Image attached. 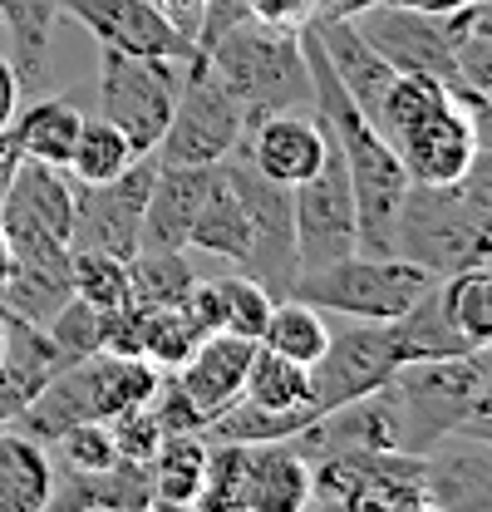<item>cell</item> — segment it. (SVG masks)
<instances>
[{
    "label": "cell",
    "mask_w": 492,
    "mask_h": 512,
    "mask_svg": "<svg viewBox=\"0 0 492 512\" xmlns=\"http://www.w3.org/2000/svg\"><path fill=\"white\" fill-rule=\"evenodd\" d=\"M374 128L404 163L409 183L448 188L468 173V163L478 153L468 104L429 74H394V84L379 99Z\"/></svg>",
    "instance_id": "6da1fadb"
},
{
    "label": "cell",
    "mask_w": 492,
    "mask_h": 512,
    "mask_svg": "<svg viewBox=\"0 0 492 512\" xmlns=\"http://www.w3.org/2000/svg\"><path fill=\"white\" fill-rule=\"evenodd\" d=\"M197 55L212 64L222 74V84L237 94L246 124L310 104L301 30H291L286 20H266V15L251 10L237 25H227L217 40H207Z\"/></svg>",
    "instance_id": "7a4b0ae2"
},
{
    "label": "cell",
    "mask_w": 492,
    "mask_h": 512,
    "mask_svg": "<svg viewBox=\"0 0 492 512\" xmlns=\"http://www.w3.org/2000/svg\"><path fill=\"white\" fill-rule=\"evenodd\" d=\"M478 384L483 370L473 350L448 360H404L379 384L394 419V444L404 453H429L443 434H458L478 404Z\"/></svg>",
    "instance_id": "3957f363"
},
{
    "label": "cell",
    "mask_w": 492,
    "mask_h": 512,
    "mask_svg": "<svg viewBox=\"0 0 492 512\" xmlns=\"http://www.w3.org/2000/svg\"><path fill=\"white\" fill-rule=\"evenodd\" d=\"M394 256L424 266L433 276H453L492 261V217H483L463 192L409 183L394 212Z\"/></svg>",
    "instance_id": "277c9868"
},
{
    "label": "cell",
    "mask_w": 492,
    "mask_h": 512,
    "mask_svg": "<svg viewBox=\"0 0 492 512\" xmlns=\"http://www.w3.org/2000/svg\"><path fill=\"white\" fill-rule=\"evenodd\" d=\"M433 271L404 261V256H369L350 252L320 271H301L291 296L310 301L325 316H350V320H399L424 291H429Z\"/></svg>",
    "instance_id": "5b68a950"
},
{
    "label": "cell",
    "mask_w": 492,
    "mask_h": 512,
    "mask_svg": "<svg viewBox=\"0 0 492 512\" xmlns=\"http://www.w3.org/2000/svg\"><path fill=\"white\" fill-rule=\"evenodd\" d=\"M310 508H340V512L429 508L424 453H404V448H340V453L310 458Z\"/></svg>",
    "instance_id": "8992f818"
},
{
    "label": "cell",
    "mask_w": 492,
    "mask_h": 512,
    "mask_svg": "<svg viewBox=\"0 0 492 512\" xmlns=\"http://www.w3.org/2000/svg\"><path fill=\"white\" fill-rule=\"evenodd\" d=\"M0 232L10 266H69L74 237V178L50 163H20L10 192L0 197Z\"/></svg>",
    "instance_id": "52a82bcc"
},
{
    "label": "cell",
    "mask_w": 492,
    "mask_h": 512,
    "mask_svg": "<svg viewBox=\"0 0 492 512\" xmlns=\"http://www.w3.org/2000/svg\"><path fill=\"white\" fill-rule=\"evenodd\" d=\"M222 178L232 183L237 202H242L246 222H251V247H246V261L237 271H246L251 281H261L276 301L291 296L296 276H301V261H296V202H291V188L266 178L251 153L242 143L217 163Z\"/></svg>",
    "instance_id": "ba28073f"
},
{
    "label": "cell",
    "mask_w": 492,
    "mask_h": 512,
    "mask_svg": "<svg viewBox=\"0 0 492 512\" xmlns=\"http://www.w3.org/2000/svg\"><path fill=\"white\" fill-rule=\"evenodd\" d=\"M187 60H158V55H99V114L128 133L138 153H153L163 128L178 109Z\"/></svg>",
    "instance_id": "9c48e42d"
},
{
    "label": "cell",
    "mask_w": 492,
    "mask_h": 512,
    "mask_svg": "<svg viewBox=\"0 0 492 512\" xmlns=\"http://www.w3.org/2000/svg\"><path fill=\"white\" fill-rule=\"evenodd\" d=\"M246 133V114L237 104V94L222 84V74L202 55L187 60L183 74V94H178V109L163 128L153 158L158 163H197V168H212L222 163Z\"/></svg>",
    "instance_id": "30bf717a"
},
{
    "label": "cell",
    "mask_w": 492,
    "mask_h": 512,
    "mask_svg": "<svg viewBox=\"0 0 492 512\" xmlns=\"http://www.w3.org/2000/svg\"><path fill=\"white\" fill-rule=\"evenodd\" d=\"M330 138V128H325ZM296 202V261L301 271H320L340 256L360 252V222H355V188H350V168L340 143H325V163L320 173L306 178L301 188H291Z\"/></svg>",
    "instance_id": "8fae6325"
},
{
    "label": "cell",
    "mask_w": 492,
    "mask_h": 512,
    "mask_svg": "<svg viewBox=\"0 0 492 512\" xmlns=\"http://www.w3.org/2000/svg\"><path fill=\"white\" fill-rule=\"evenodd\" d=\"M399 345H394V330L389 320H350L340 335H330L325 355L310 365V409L325 414L335 404H350V399H365L379 384L399 370Z\"/></svg>",
    "instance_id": "7c38bea8"
},
{
    "label": "cell",
    "mask_w": 492,
    "mask_h": 512,
    "mask_svg": "<svg viewBox=\"0 0 492 512\" xmlns=\"http://www.w3.org/2000/svg\"><path fill=\"white\" fill-rule=\"evenodd\" d=\"M153 173H158V158L143 153L128 173L109 178V183H74V237H69V247L74 252H109L128 261L138 252Z\"/></svg>",
    "instance_id": "4fadbf2b"
},
{
    "label": "cell",
    "mask_w": 492,
    "mask_h": 512,
    "mask_svg": "<svg viewBox=\"0 0 492 512\" xmlns=\"http://www.w3.org/2000/svg\"><path fill=\"white\" fill-rule=\"evenodd\" d=\"M365 40L394 64L399 74H429L458 94V64H453V35L448 15H429L414 5H365L350 15Z\"/></svg>",
    "instance_id": "5bb4252c"
},
{
    "label": "cell",
    "mask_w": 492,
    "mask_h": 512,
    "mask_svg": "<svg viewBox=\"0 0 492 512\" xmlns=\"http://www.w3.org/2000/svg\"><path fill=\"white\" fill-rule=\"evenodd\" d=\"M60 15L84 25L99 50L119 55H158V60H192L197 45L187 40L153 0H60Z\"/></svg>",
    "instance_id": "9a60e30c"
},
{
    "label": "cell",
    "mask_w": 492,
    "mask_h": 512,
    "mask_svg": "<svg viewBox=\"0 0 492 512\" xmlns=\"http://www.w3.org/2000/svg\"><path fill=\"white\" fill-rule=\"evenodd\" d=\"M251 355H256V340H242L232 330H212V335L197 340V350L187 355L178 370H168L173 384L183 389V399L192 404V414L202 419V429L242 399Z\"/></svg>",
    "instance_id": "2e32d148"
},
{
    "label": "cell",
    "mask_w": 492,
    "mask_h": 512,
    "mask_svg": "<svg viewBox=\"0 0 492 512\" xmlns=\"http://www.w3.org/2000/svg\"><path fill=\"white\" fill-rule=\"evenodd\" d=\"M325 143H330V138H325V124L296 114V109L266 114V119L246 124V133H242V148L251 153V163H256L266 178L286 183V188H301L306 178L320 173Z\"/></svg>",
    "instance_id": "e0dca14e"
},
{
    "label": "cell",
    "mask_w": 492,
    "mask_h": 512,
    "mask_svg": "<svg viewBox=\"0 0 492 512\" xmlns=\"http://www.w3.org/2000/svg\"><path fill=\"white\" fill-rule=\"evenodd\" d=\"M429 508L443 512H492V439L443 434L424 453Z\"/></svg>",
    "instance_id": "ac0fdd59"
},
{
    "label": "cell",
    "mask_w": 492,
    "mask_h": 512,
    "mask_svg": "<svg viewBox=\"0 0 492 512\" xmlns=\"http://www.w3.org/2000/svg\"><path fill=\"white\" fill-rule=\"evenodd\" d=\"M212 178H217V163H212V168H197V163H158L153 188H148V207H143L138 247L187 252L192 222H197V212H202V202H207Z\"/></svg>",
    "instance_id": "d6986e66"
},
{
    "label": "cell",
    "mask_w": 492,
    "mask_h": 512,
    "mask_svg": "<svg viewBox=\"0 0 492 512\" xmlns=\"http://www.w3.org/2000/svg\"><path fill=\"white\" fill-rule=\"evenodd\" d=\"M306 25L315 30V40H320V50H325V64L335 69V79L345 84V94L365 109V119L374 124L379 99H384V89L394 84L399 69L369 45L365 30H360L350 15H310Z\"/></svg>",
    "instance_id": "ffe728a7"
},
{
    "label": "cell",
    "mask_w": 492,
    "mask_h": 512,
    "mask_svg": "<svg viewBox=\"0 0 492 512\" xmlns=\"http://www.w3.org/2000/svg\"><path fill=\"white\" fill-rule=\"evenodd\" d=\"M310 508V463L286 444H251L242 512H301Z\"/></svg>",
    "instance_id": "44dd1931"
},
{
    "label": "cell",
    "mask_w": 492,
    "mask_h": 512,
    "mask_svg": "<svg viewBox=\"0 0 492 512\" xmlns=\"http://www.w3.org/2000/svg\"><path fill=\"white\" fill-rule=\"evenodd\" d=\"M50 508H104V512H133L153 508V488H148V463L119 458L104 473H55L50 488Z\"/></svg>",
    "instance_id": "7402d4cb"
},
{
    "label": "cell",
    "mask_w": 492,
    "mask_h": 512,
    "mask_svg": "<svg viewBox=\"0 0 492 512\" xmlns=\"http://www.w3.org/2000/svg\"><path fill=\"white\" fill-rule=\"evenodd\" d=\"M55 488V463L40 439L0 424V512H45Z\"/></svg>",
    "instance_id": "603a6c76"
},
{
    "label": "cell",
    "mask_w": 492,
    "mask_h": 512,
    "mask_svg": "<svg viewBox=\"0 0 492 512\" xmlns=\"http://www.w3.org/2000/svg\"><path fill=\"white\" fill-rule=\"evenodd\" d=\"M389 330H394L399 360H448V355H468L473 350L463 340V330L453 325L448 306H443V276L433 281L404 316L389 320Z\"/></svg>",
    "instance_id": "cb8c5ba5"
},
{
    "label": "cell",
    "mask_w": 492,
    "mask_h": 512,
    "mask_svg": "<svg viewBox=\"0 0 492 512\" xmlns=\"http://www.w3.org/2000/svg\"><path fill=\"white\" fill-rule=\"evenodd\" d=\"M207 478V439L202 434H163L158 453L148 458L153 508H197Z\"/></svg>",
    "instance_id": "d4e9b609"
},
{
    "label": "cell",
    "mask_w": 492,
    "mask_h": 512,
    "mask_svg": "<svg viewBox=\"0 0 492 512\" xmlns=\"http://www.w3.org/2000/svg\"><path fill=\"white\" fill-rule=\"evenodd\" d=\"M79 119L84 114L69 99H35L30 109H15L10 138H15L20 158L64 168L69 163V148H74V133H79Z\"/></svg>",
    "instance_id": "484cf974"
},
{
    "label": "cell",
    "mask_w": 492,
    "mask_h": 512,
    "mask_svg": "<svg viewBox=\"0 0 492 512\" xmlns=\"http://www.w3.org/2000/svg\"><path fill=\"white\" fill-rule=\"evenodd\" d=\"M246 247H251V222H246L232 183H227L222 168H217V178H212V188H207V202H202V212H197V222H192L187 252H207V256H222V261L242 266Z\"/></svg>",
    "instance_id": "4316f807"
},
{
    "label": "cell",
    "mask_w": 492,
    "mask_h": 512,
    "mask_svg": "<svg viewBox=\"0 0 492 512\" xmlns=\"http://www.w3.org/2000/svg\"><path fill=\"white\" fill-rule=\"evenodd\" d=\"M138 158L143 153L128 143L123 128H114L104 114H89V119H79V133H74V148H69L64 173L74 183H109V178L128 173Z\"/></svg>",
    "instance_id": "83f0119b"
},
{
    "label": "cell",
    "mask_w": 492,
    "mask_h": 512,
    "mask_svg": "<svg viewBox=\"0 0 492 512\" xmlns=\"http://www.w3.org/2000/svg\"><path fill=\"white\" fill-rule=\"evenodd\" d=\"M256 345H266V350H276V355H286V360H296V365L310 370V365L325 355V345H330L325 311H315L301 296H281V301L271 306L266 325H261V340H256Z\"/></svg>",
    "instance_id": "f1b7e54d"
},
{
    "label": "cell",
    "mask_w": 492,
    "mask_h": 512,
    "mask_svg": "<svg viewBox=\"0 0 492 512\" xmlns=\"http://www.w3.org/2000/svg\"><path fill=\"white\" fill-rule=\"evenodd\" d=\"M453 64H458V99L492 89V0L448 10Z\"/></svg>",
    "instance_id": "f546056e"
},
{
    "label": "cell",
    "mask_w": 492,
    "mask_h": 512,
    "mask_svg": "<svg viewBox=\"0 0 492 512\" xmlns=\"http://www.w3.org/2000/svg\"><path fill=\"white\" fill-rule=\"evenodd\" d=\"M310 419H315V409H261V404H251V399H237L227 414H217L207 429H202V439L207 444H281V439H291V434H301Z\"/></svg>",
    "instance_id": "4dcf8cb0"
},
{
    "label": "cell",
    "mask_w": 492,
    "mask_h": 512,
    "mask_svg": "<svg viewBox=\"0 0 492 512\" xmlns=\"http://www.w3.org/2000/svg\"><path fill=\"white\" fill-rule=\"evenodd\" d=\"M128 281H133V306H183L192 291L197 271L187 252H158V247H138L128 256Z\"/></svg>",
    "instance_id": "1f68e13d"
},
{
    "label": "cell",
    "mask_w": 492,
    "mask_h": 512,
    "mask_svg": "<svg viewBox=\"0 0 492 512\" xmlns=\"http://www.w3.org/2000/svg\"><path fill=\"white\" fill-rule=\"evenodd\" d=\"M242 399L261 404V409H310V375L306 365L256 345L251 365H246V384H242Z\"/></svg>",
    "instance_id": "d6a6232c"
},
{
    "label": "cell",
    "mask_w": 492,
    "mask_h": 512,
    "mask_svg": "<svg viewBox=\"0 0 492 512\" xmlns=\"http://www.w3.org/2000/svg\"><path fill=\"white\" fill-rule=\"evenodd\" d=\"M60 0H0V25L15 40V69L20 84L45 74V50H50V30H55Z\"/></svg>",
    "instance_id": "836d02e7"
},
{
    "label": "cell",
    "mask_w": 492,
    "mask_h": 512,
    "mask_svg": "<svg viewBox=\"0 0 492 512\" xmlns=\"http://www.w3.org/2000/svg\"><path fill=\"white\" fill-rule=\"evenodd\" d=\"M443 306L473 350L492 345V261L443 276Z\"/></svg>",
    "instance_id": "e575fe53"
},
{
    "label": "cell",
    "mask_w": 492,
    "mask_h": 512,
    "mask_svg": "<svg viewBox=\"0 0 492 512\" xmlns=\"http://www.w3.org/2000/svg\"><path fill=\"white\" fill-rule=\"evenodd\" d=\"M143 311V306H138ZM202 340V325L187 316V306H148L143 311V335H138V355L148 365H158L163 375L178 370L187 355L197 350Z\"/></svg>",
    "instance_id": "d590c367"
},
{
    "label": "cell",
    "mask_w": 492,
    "mask_h": 512,
    "mask_svg": "<svg viewBox=\"0 0 492 512\" xmlns=\"http://www.w3.org/2000/svg\"><path fill=\"white\" fill-rule=\"evenodd\" d=\"M69 281L74 296L99 306V311H119L133 306V281H128V261L109 252H69Z\"/></svg>",
    "instance_id": "8d00e7d4"
},
{
    "label": "cell",
    "mask_w": 492,
    "mask_h": 512,
    "mask_svg": "<svg viewBox=\"0 0 492 512\" xmlns=\"http://www.w3.org/2000/svg\"><path fill=\"white\" fill-rule=\"evenodd\" d=\"M217 281V301H222V330L242 335V340H261V325L271 316L276 296L251 281L246 271H232V276H212Z\"/></svg>",
    "instance_id": "74e56055"
},
{
    "label": "cell",
    "mask_w": 492,
    "mask_h": 512,
    "mask_svg": "<svg viewBox=\"0 0 492 512\" xmlns=\"http://www.w3.org/2000/svg\"><path fill=\"white\" fill-rule=\"evenodd\" d=\"M45 335L60 345V355L69 365L84 360V355H99L104 350V311L89 306V301H79V296H69L60 311L45 320Z\"/></svg>",
    "instance_id": "f35d334b"
},
{
    "label": "cell",
    "mask_w": 492,
    "mask_h": 512,
    "mask_svg": "<svg viewBox=\"0 0 492 512\" xmlns=\"http://www.w3.org/2000/svg\"><path fill=\"white\" fill-rule=\"evenodd\" d=\"M55 453L69 473H104V468L119 463V444H114L109 419H84V424L64 429L55 439Z\"/></svg>",
    "instance_id": "ab89813d"
},
{
    "label": "cell",
    "mask_w": 492,
    "mask_h": 512,
    "mask_svg": "<svg viewBox=\"0 0 492 512\" xmlns=\"http://www.w3.org/2000/svg\"><path fill=\"white\" fill-rule=\"evenodd\" d=\"M109 429H114V444H119V458H133V463H148L158 444H163V424H158V414L143 404V409H128L119 419H109Z\"/></svg>",
    "instance_id": "60d3db41"
},
{
    "label": "cell",
    "mask_w": 492,
    "mask_h": 512,
    "mask_svg": "<svg viewBox=\"0 0 492 512\" xmlns=\"http://www.w3.org/2000/svg\"><path fill=\"white\" fill-rule=\"evenodd\" d=\"M453 188L463 192V197H468L483 217H492V148H478V153H473L468 173H463Z\"/></svg>",
    "instance_id": "b9f144b4"
},
{
    "label": "cell",
    "mask_w": 492,
    "mask_h": 512,
    "mask_svg": "<svg viewBox=\"0 0 492 512\" xmlns=\"http://www.w3.org/2000/svg\"><path fill=\"white\" fill-rule=\"evenodd\" d=\"M473 355H478L483 384H478V404H473V414L463 419V429H458V434H478V439H492V345L473 350Z\"/></svg>",
    "instance_id": "7bdbcfd3"
},
{
    "label": "cell",
    "mask_w": 492,
    "mask_h": 512,
    "mask_svg": "<svg viewBox=\"0 0 492 512\" xmlns=\"http://www.w3.org/2000/svg\"><path fill=\"white\" fill-rule=\"evenodd\" d=\"M365 5H414V10H429V15H448V10H463V5H478V0H325L315 15H355Z\"/></svg>",
    "instance_id": "ee69618b"
},
{
    "label": "cell",
    "mask_w": 492,
    "mask_h": 512,
    "mask_svg": "<svg viewBox=\"0 0 492 512\" xmlns=\"http://www.w3.org/2000/svg\"><path fill=\"white\" fill-rule=\"evenodd\" d=\"M15 109H20V69L10 55H0V133L10 128Z\"/></svg>",
    "instance_id": "f6af8a7d"
},
{
    "label": "cell",
    "mask_w": 492,
    "mask_h": 512,
    "mask_svg": "<svg viewBox=\"0 0 492 512\" xmlns=\"http://www.w3.org/2000/svg\"><path fill=\"white\" fill-rule=\"evenodd\" d=\"M463 104H468V119H473L478 148H492V89L488 94H463Z\"/></svg>",
    "instance_id": "bcb514c9"
},
{
    "label": "cell",
    "mask_w": 492,
    "mask_h": 512,
    "mask_svg": "<svg viewBox=\"0 0 492 512\" xmlns=\"http://www.w3.org/2000/svg\"><path fill=\"white\" fill-rule=\"evenodd\" d=\"M20 148H15V138H10V128L0 133V197L10 192V183H15V173H20Z\"/></svg>",
    "instance_id": "7dc6e473"
},
{
    "label": "cell",
    "mask_w": 492,
    "mask_h": 512,
    "mask_svg": "<svg viewBox=\"0 0 492 512\" xmlns=\"http://www.w3.org/2000/svg\"><path fill=\"white\" fill-rule=\"evenodd\" d=\"M153 5H158V10H163V15L178 25V30H187V25L202 15V0H153Z\"/></svg>",
    "instance_id": "c3c4849f"
},
{
    "label": "cell",
    "mask_w": 492,
    "mask_h": 512,
    "mask_svg": "<svg viewBox=\"0 0 492 512\" xmlns=\"http://www.w3.org/2000/svg\"><path fill=\"white\" fill-rule=\"evenodd\" d=\"M5 271H10V252H5V232H0V281H5Z\"/></svg>",
    "instance_id": "681fc988"
},
{
    "label": "cell",
    "mask_w": 492,
    "mask_h": 512,
    "mask_svg": "<svg viewBox=\"0 0 492 512\" xmlns=\"http://www.w3.org/2000/svg\"><path fill=\"white\" fill-rule=\"evenodd\" d=\"M0 345H5V320H0Z\"/></svg>",
    "instance_id": "f907efd6"
}]
</instances>
